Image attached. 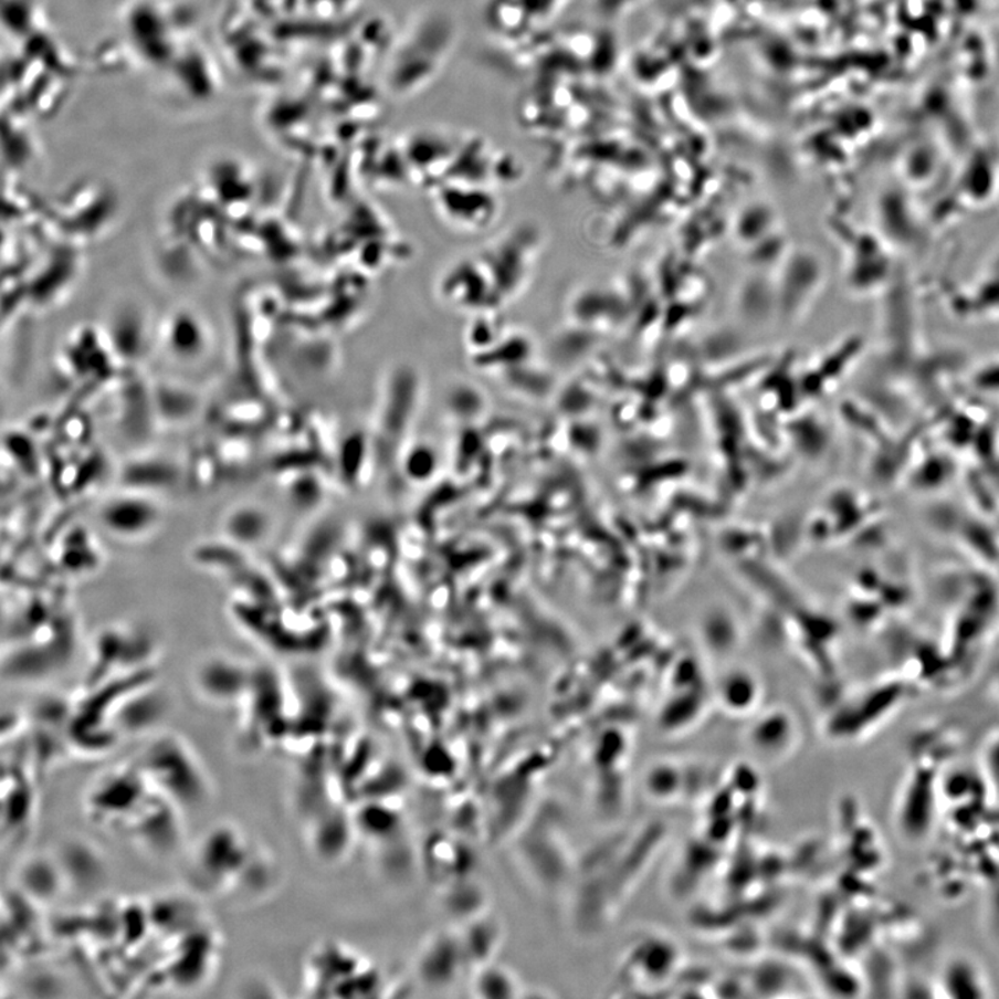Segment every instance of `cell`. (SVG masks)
Segmentation results:
<instances>
[{"mask_svg":"<svg viewBox=\"0 0 999 999\" xmlns=\"http://www.w3.org/2000/svg\"><path fill=\"white\" fill-rule=\"evenodd\" d=\"M138 765L151 784L179 809L199 806L209 796V781L199 759L178 738L155 742Z\"/></svg>","mask_w":999,"mask_h":999,"instance_id":"1","label":"cell"},{"mask_svg":"<svg viewBox=\"0 0 999 999\" xmlns=\"http://www.w3.org/2000/svg\"><path fill=\"white\" fill-rule=\"evenodd\" d=\"M160 519V509L148 496L139 492H128L108 499L102 509L103 525L113 535L139 537L155 528Z\"/></svg>","mask_w":999,"mask_h":999,"instance_id":"2","label":"cell"},{"mask_svg":"<svg viewBox=\"0 0 999 999\" xmlns=\"http://www.w3.org/2000/svg\"><path fill=\"white\" fill-rule=\"evenodd\" d=\"M249 676L238 662L225 659L206 661L199 667L197 686L210 702L227 703L243 696Z\"/></svg>","mask_w":999,"mask_h":999,"instance_id":"3","label":"cell"},{"mask_svg":"<svg viewBox=\"0 0 999 999\" xmlns=\"http://www.w3.org/2000/svg\"><path fill=\"white\" fill-rule=\"evenodd\" d=\"M260 520L256 508H238L228 518L227 530L238 541H254L260 535Z\"/></svg>","mask_w":999,"mask_h":999,"instance_id":"4","label":"cell"}]
</instances>
